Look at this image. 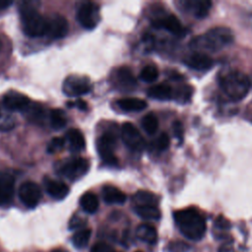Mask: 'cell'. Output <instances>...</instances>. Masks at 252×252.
Listing matches in <instances>:
<instances>
[{
    "label": "cell",
    "instance_id": "6",
    "mask_svg": "<svg viewBox=\"0 0 252 252\" xmlns=\"http://www.w3.org/2000/svg\"><path fill=\"white\" fill-rule=\"evenodd\" d=\"M115 146L116 138L113 133L106 132L97 140V153L101 160L110 166H116L118 164V158L114 153Z\"/></svg>",
    "mask_w": 252,
    "mask_h": 252
},
{
    "label": "cell",
    "instance_id": "1",
    "mask_svg": "<svg viewBox=\"0 0 252 252\" xmlns=\"http://www.w3.org/2000/svg\"><path fill=\"white\" fill-rule=\"evenodd\" d=\"M173 219L180 232L190 240H200L206 233V220L194 208L174 212Z\"/></svg>",
    "mask_w": 252,
    "mask_h": 252
},
{
    "label": "cell",
    "instance_id": "4",
    "mask_svg": "<svg viewBox=\"0 0 252 252\" xmlns=\"http://www.w3.org/2000/svg\"><path fill=\"white\" fill-rule=\"evenodd\" d=\"M20 21L23 32L30 37L46 35L47 21L35 7L23 3L20 7Z\"/></svg>",
    "mask_w": 252,
    "mask_h": 252
},
{
    "label": "cell",
    "instance_id": "2",
    "mask_svg": "<svg viewBox=\"0 0 252 252\" xmlns=\"http://www.w3.org/2000/svg\"><path fill=\"white\" fill-rule=\"evenodd\" d=\"M233 41L232 32L226 27H216L210 29L203 34L192 38L189 45L197 52H216Z\"/></svg>",
    "mask_w": 252,
    "mask_h": 252
},
{
    "label": "cell",
    "instance_id": "25",
    "mask_svg": "<svg viewBox=\"0 0 252 252\" xmlns=\"http://www.w3.org/2000/svg\"><path fill=\"white\" fill-rule=\"evenodd\" d=\"M81 208L88 214H94L99 206L96 195L91 191L85 192L80 198Z\"/></svg>",
    "mask_w": 252,
    "mask_h": 252
},
{
    "label": "cell",
    "instance_id": "13",
    "mask_svg": "<svg viewBox=\"0 0 252 252\" xmlns=\"http://www.w3.org/2000/svg\"><path fill=\"white\" fill-rule=\"evenodd\" d=\"M152 25L156 29L165 30L175 35H181L184 33V28H183L181 22L179 21V19L176 16H174L172 14L153 20Z\"/></svg>",
    "mask_w": 252,
    "mask_h": 252
},
{
    "label": "cell",
    "instance_id": "12",
    "mask_svg": "<svg viewBox=\"0 0 252 252\" xmlns=\"http://www.w3.org/2000/svg\"><path fill=\"white\" fill-rule=\"evenodd\" d=\"M15 179L12 174L0 171V207L9 205L14 198Z\"/></svg>",
    "mask_w": 252,
    "mask_h": 252
},
{
    "label": "cell",
    "instance_id": "19",
    "mask_svg": "<svg viewBox=\"0 0 252 252\" xmlns=\"http://www.w3.org/2000/svg\"><path fill=\"white\" fill-rule=\"evenodd\" d=\"M101 193L103 201L107 204L121 205L126 201V194L113 185H104Z\"/></svg>",
    "mask_w": 252,
    "mask_h": 252
},
{
    "label": "cell",
    "instance_id": "37",
    "mask_svg": "<svg viewBox=\"0 0 252 252\" xmlns=\"http://www.w3.org/2000/svg\"><path fill=\"white\" fill-rule=\"evenodd\" d=\"M85 223H86L85 220H83L79 216H73V218L69 221V227L70 229H76V228L83 227Z\"/></svg>",
    "mask_w": 252,
    "mask_h": 252
},
{
    "label": "cell",
    "instance_id": "40",
    "mask_svg": "<svg viewBox=\"0 0 252 252\" xmlns=\"http://www.w3.org/2000/svg\"><path fill=\"white\" fill-rule=\"evenodd\" d=\"M14 127V123H13V120L11 117H8L5 119V121H3L1 124H0V130L1 131H6V130H9L11 128Z\"/></svg>",
    "mask_w": 252,
    "mask_h": 252
},
{
    "label": "cell",
    "instance_id": "21",
    "mask_svg": "<svg viewBox=\"0 0 252 252\" xmlns=\"http://www.w3.org/2000/svg\"><path fill=\"white\" fill-rule=\"evenodd\" d=\"M173 93L174 92L171 87L165 83L155 85L147 91V94L150 97L158 100H168L173 98Z\"/></svg>",
    "mask_w": 252,
    "mask_h": 252
},
{
    "label": "cell",
    "instance_id": "23",
    "mask_svg": "<svg viewBox=\"0 0 252 252\" xmlns=\"http://www.w3.org/2000/svg\"><path fill=\"white\" fill-rule=\"evenodd\" d=\"M133 203L135 207L137 206H157L158 203V198L156 194L146 191V190H139L133 195Z\"/></svg>",
    "mask_w": 252,
    "mask_h": 252
},
{
    "label": "cell",
    "instance_id": "3",
    "mask_svg": "<svg viewBox=\"0 0 252 252\" xmlns=\"http://www.w3.org/2000/svg\"><path fill=\"white\" fill-rule=\"evenodd\" d=\"M219 84L224 94L234 101L243 99L251 87L249 78L239 70L223 72L219 79Z\"/></svg>",
    "mask_w": 252,
    "mask_h": 252
},
{
    "label": "cell",
    "instance_id": "32",
    "mask_svg": "<svg viewBox=\"0 0 252 252\" xmlns=\"http://www.w3.org/2000/svg\"><path fill=\"white\" fill-rule=\"evenodd\" d=\"M192 94V89L190 86H182L179 87L175 93H173V97L181 103L186 102L190 99Z\"/></svg>",
    "mask_w": 252,
    "mask_h": 252
},
{
    "label": "cell",
    "instance_id": "43",
    "mask_svg": "<svg viewBox=\"0 0 252 252\" xmlns=\"http://www.w3.org/2000/svg\"><path fill=\"white\" fill-rule=\"evenodd\" d=\"M1 49H2V41L0 39V51H1Z\"/></svg>",
    "mask_w": 252,
    "mask_h": 252
},
{
    "label": "cell",
    "instance_id": "36",
    "mask_svg": "<svg viewBox=\"0 0 252 252\" xmlns=\"http://www.w3.org/2000/svg\"><path fill=\"white\" fill-rule=\"evenodd\" d=\"M189 249V246L181 241H174L169 243L168 250L169 252H186Z\"/></svg>",
    "mask_w": 252,
    "mask_h": 252
},
{
    "label": "cell",
    "instance_id": "27",
    "mask_svg": "<svg viewBox=\"0 0 252 252\" xmlns=\"http://www.w3.org/2000/svg\"><path fill=\"white\" fill-rule=\"evenodd\" d=\"M50 125L54 130L62 129L67 123V116L62 109L54 108L50 111Z\"/></svg>",
    "mask_w": 252,
    "mask_h": 252
},
{
    "label": "cell",
    "instance_id": "18",
    "mask_svg": "<svg viewBox=\"0 0 252 252\" xmlns=\"http://www.w3.org/2000/svg\"><path fill=\"white\" fill-rule=\"evenodd\" d=\"M43 181L46 192L53 199L62 200L69 194V187L63 181L51 179L48 177H45Z\"/></svg>",
    "mask_w": 252,
    "mask_h": 252
},
{
    "label": "cell",
    "instance_id": "10",
    "mask_svg": "<svg viewBox=\"0 0 252 252\" xmlns=\"http://www.w3.org/2000/svg\"><path fill=\"white\" fill-rule=\"evenodd\" d=\"M19 197L27 208L33 209L41 199V189L36 183L32 181H26L20 186Z\"/></svg>",
    "mask_w": 252,
    "mask_h": 252
},
{
    "label": "cell",
    "instance_id": "5",
    "mask_svg": "<svg viewBox=\"0 0 252 252\" xmlns=\"http://www.w3.org/2000/svg\"><path fill=\"white\" fill-rule=\"evenodd\" d=\"M89 169L90 161L81 157H73L55 163V170L57 174L69 179L70 181L79 180L87 174Z\"/></svg>",
    "mask_w": 252,
    "mask_h": 252
},
{
    "label": "cell",
    "instance_id": "20",
    "mask_svg": "<svg viewBox=\"0 0 252 252\" xmlns=\"http://www.w3.org/2000/svg\"><path fill=\"white\" fill-rule=\"evenodd\" d=\"M66 140L72 152H81L86 147V140L83 133L76 128H71L66 133Z\"/></svg>",
    "mask_w": 252,
    "mask_h": 252
},
{
    "label": "cell",
    "instance_id": "11",
    "mask_svg": "<svg viewBox=\"0 0 252 252\" xmlns=\"http://www.w3.org/2000/svg\"><path fill=\"white\" fill-rule=\"evenodd\" d=\"M47 32L46 35L51 39H58L64 37L69 31V24L67 20L58 14H54L46 18Z\"/></svg>",
    "mask_w": 252,
    "mask_h": 252
},
{
    "label": "cell",
    "instance_id": "14",
    "mask_svg": "<svg viewBox=\"0 0 252 252\" xmlns=\"http://www.w3.org/2000/svg\"><path fill=\"white\" fill-rule=\"evenodd\" d=\"M30 98L18 92L12 91L3 97V105L10 111H25L31 104Z\"/></svg>",
    "mask_w": 252,
    "mask_h": 252
},
{
    "label": "cell",
    "instance_id": "39",
    "mask_svg": "<svg viewBox=\"0 0 252 252\" xmlns=\"http://www.w3.org/2000/svg\"><path fill=\"white\" fill-rule=\"evenodd\" d=\"M216 226L220 229H227L229 227V222L226 219H224L222 216H220L216 220Z\"/></svg>",
    "mask_w": 252,
    "mask_h": 252
},
{
    "label": "cell",
    "instance_id": "29",
    "mask_svg": "<svg viewBox=\"0 0 252 252\" xmlns=\"http://www.w3.org/2000/svg\"><path fill=\"white\" fill-rule=\"evenodd\" d=\"M141 124H142V127L145 130V132L149 135H154L158 128V117L153 112H149L148 114H146L143 117Z\"/></svg>",
    "mask_w": 252,
    "mask_h": 252
},
{
    "label": "cell",
    "instance_id": "22",
    "mask_svg": "<svg viewBox=\"0 0 252 252\" xmlns=\"http://www.w3.org/2000/svg\"><path fill=\"white\" fill-rule=\"evenodd\" d=\"M116 103L124 111H141L148 106L146 100L139 97H123L118 99Z\"/></svg>",
    "mask_w": 252,
    "mask_h": 252
},
{
    "label": "cell",
    "instance_id": "16",
    "mask_svg": "<svg viewBox=\"0 0 252 252\" xmlns=\"http://www.w3.org/2000/svg\"><path fill=\"white\" fill-rule=\"evenodd\" d=\"M181 4L186 11L190 12L197 19L205 18L212 7V2L208 0H187L182 1Z\"/></svg>",
    "mask_w": 252,
    "mask_h": 252
},
{
    "label": "cell",
    "instance_id": "38",
    "mask_svg": "<svg viewBox=\"0 0 252 252\" xmlns=\"http://www.w3.org/2000/svg\"><path fill=\"white\" fill-rule=\"evenodd\" d=\"M91 252H114V250L104 242L95 243L93 247Z\"/></svg>",
    "mask_w": 252,
    "mask_h": 252
},
{
    "label": "cell",
    "instance_id": "24",
    "mask_svg": "<svg viewBox=\"0 0 252 252\" xmlns=\"http://www.w3.org/2000/svg\"><path fill=\"white\" fill-rule=\"evenodd\" d=\"M136 235L139 239L149 244H155L158 240L157 229L153 225L148 223L140 224L136 229Z\"/></svg>",
    "mask_w": 252,
    "mask_h": 252
},
{
    "label": "cell",
    "instance_id": "41",
    "mask_svg": "<svg viewBox=\"0 0 252 252\" xmlns=\"http://www.w3.org/2000/svg\"><path fill=\"white\" fill-rule=\"evenodd\" d=\"M68 105L69 106H76V107H78L80 110H87V108H88V104L86 103V101H84V100H82V99H78V100H76L74 103H68Z\"/></svg>",
    "mask_w": 252,
    "mask_h": 252
},
{
    "label": "cell",
    "instance_id": "34",
    "mask_svg": "<svg viewBox=\"0 0 252 252\" xmlns=\"http://www.w3.org/2000/svg\"><path fill=\"white\" fill-rule=\"evenodd\" d=\"M170 141H169V137L166 133L162 132L156 140V148L158 151H165L167 150V148L169 147Z\"/></svg>",
    "mask_w": 252,
    "mask_h": 252
},
{
    "label": "cell",
    "instance_id": "31",
    "mask_svg": "<svg viewBox=\"0 0 252 252\" xmlns=\"http://www.w3.org/2000/svg\"><path fill=\"white\" fill-rule=\"evenodd\" d=\"M139 77L146 83L155 82L158 77V70L155 65H147L141 70Z\"/></svg>",
    "mask_w": 252,
    "mask_h": 252
},
{
    "label": "cell",
    "instance_id": "26",
    "mask_svg": "<svg viewBox=\"0 0 252 252\" xmlns=\"http://www.w3.org/2000/svg\"><path fill=\"white\" fill-rule=\"evenodd\" d=\"M135 213L144 220H158L160 219V211L157 206H137L134 208Z\"/></svg>",
    "mask_w": 252,
    "mask_h": 252
},
{
    "label": "cell",
    "instance_id": "42",
    "mask_svg": "<svg viewBox=\"0 0 252 252\" xmlns=\"http://www.w3.org/2000/svg\"><path fill=\"white\" fill-rule=\"evenodd\" d=\"M11 4H12L11 1H5V0L2 1V0H0V11L7 9Z\"/></svg>",
    "mask_w": 252,
    "mask_h": 252
},
{
    "label": "cell",
    "instance_id": "28",
    "mask_svg": "<svg viewBox=\"0 0 252 252\" xmlns=\"http://www.w3.org/2000/svg\"><path fill=\"white\" fill-rule=\"evenodd\" d=\"M24 112H26L28 119L33 123H40L44 119L43 107L38 103H31Z\"/></svg>",
    "mask_w": 252,
    "mask_h": 252
},
{
    "label": "cell",
    "instance_id": "35",
    "mask_svg": "<svg viewBox=\"0 0 252 252\" xmlns=\"http://www.w3.org/2000/svg\"><path fill=\"white\" fill-rule=\"evenodd\" d=\"M172 131L174 134V137L176 139H178L179 142L182 143L183 141V136H184V129H183V125L180 121L176 120L172 123Z\"/></svg>",
    "mask_w": 252,
    "mask_h": 252
},
{
    "label": "cell",
    "instance_id": "46",
    "mask_svg": "<svg viewBox=\"0 0 252 252\" xmlns=\"http://www.w3.org/2000/svg\"><path fill=\"white\" fill-rule=\"evenodd\" d=\"M114 252H116V251H114Z\"/></svg>",
    "mask_w": 252,
    "mask_h": 252
},
{
    "label": "cell",
    "instance_id": "45",
    "mask_svg": "<svg viewBox=\"0 0 252 252\" xmlns=\"http://www.w3.org/2000/svg\"><path fill=\"white\" fill-rule=\"evenodd\" d=\"M135 252H142V251H140V250H138V251H135Z\"/></svg>",
    "mask_w": 252,
    "mask_h": 252
},
{
    "label": "cell",
    "instance_id": "8",
    "mask_svg": "<svg viewBox=\"0 0 252 252\" xmlns=\"http://www.w3.org/2000/svg\"><path fill=\"white\" fill-rule=\"evenodd\" d=\"M77 20L80 25L87 29L93 30L99 22V7L94 2H86L78 9Z\"/></svg>",
    "mask_w": 252,
    "mask_h": 252
},
{
    "label": "cell",
    "instance_id": "44",
    "mask_svg": "<svg viewBox=\"0 0 252 252\" xmlns=\"http://www.w3.org/2000/svg\"><path fill=\"white\" fill-rule=\"evenodd\" d=\"M52 252H62V251L61 250H53Z\"/></svg>",
    "mask_w": 252,
    "mask_h": 252
},
{
    "label": "cell",
    "instance_id": "15",
    "mask_svg": "<svg viewBox=\"0 0 252 252\" xmlns=\"http://www.w3.org/2000/svg\"><path fill=\"white\" fill-rule=\"evenodd\" d=\"M183 62L187 67L196 71H207L214 66V61L209 55L197 51L187 55Z\"/></svg>",
    "mask_w": 252,
    "mask_h": 252
},
{
    "label": "cell",
    "instance_id": "9",
    "mask_svg": "<svg viewBox=\"0 0 252 252\" xmlns=\"http://www.w3.org/2000/svg\"><path fill=\"white\" fill-rule=\"evenodd\" d=\"M121 138L124 144L132 151L141 152L145 148V140L137 127L131 122H124L121 127Z\"/></svg>",
    "mask_w": 252,
    "mask_h": 252
},
{
    "label": "cell",
    "instance_id": "33",
    "mask_svg": "<svg viewBox=\"0 0 252 252\" xmlns=\"http://www.w3.org/2000/svg\"><path fill=\"white\" fill-rule=\"evenodd\" d=\"M65 142H66V140L62 137L52 138L47 146V152L49 154H54V153L61 151L65 146Z\"/></svg>",
    "mask_w": 252,
    "mask_h": 252
},
{
    "label": "cell",
    "instance_id": "7",
    "mask_svg": "<svg viewBox=\"0 0 252 252\" xmlns=\"http://www.w3.org/2000/svg\"><path fill=\"white\" fill-rule=\"evenodd\" d=\"M92 90V84L87 77L79 75L68 76L62 85L63 93L68 96H79L88 94Z\"/></svg>",
    "mask_w": 252,
    "mask_h": 252
},
{
    "label": "cell",
    "instance_id": "17",
    "mask_svg": "<svg viewBox=\"0 0 252 252\" xmlns=\"http://www.w3.org/2000/svg\"><path fill=\"white\" fill-rule=\"evenodd\" d=\"M114 81L116 86L123 91H131L137 85V80L132 71L126 66L120 67L116 70Z\"/></svg>",
    "mask_w": 252,
    "mask_h": 252
},
{
    "label": "cell",
    "instance_id": "30",
    "mask_svg": "<svg viewBox=\"0 0 252 252\" xmlns=\"http://www.w3.org/2000/svg\"><path fill=\"white\" fill-rule=\"evenodd\" d=\"M91 235L92 230L90 228H82L74 233L72 236V243L77 248H84L89 243Z\"/></svg>",
    "mask_w": 252,
    "mask_h": 252
}]
</instances>
